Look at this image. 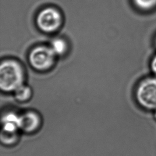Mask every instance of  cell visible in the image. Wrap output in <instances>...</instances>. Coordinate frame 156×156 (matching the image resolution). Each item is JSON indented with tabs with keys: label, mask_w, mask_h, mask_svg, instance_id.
<instances>
[{
	"label": "cell",
	"mask_w": 156,
	"mask_h": 156,
	"mask_svg": "<svg viewBox=\"0 0 156 156\" xmlns=\"http://www.w3.org/2000/svg\"><path fill=\"white\" fill-rule=\"evenodd\" d=\"M24 74L18 63L13 60L2 62L0 66V87L5 92L15 91L23 85Z\"/></svg>",
	"instance_id": "1"
},
{
	"label": "cell",
	"mask_w": 156,
	"mask_h": 156,
	"mask_svg": "<svg viewBox=\"0 0 156 156\" xmlns=\"http://www.w3.org/2000/svg\"><path fill=\"white\" fill-rule=\"evenodd\" d=\"M137 104L144 110L153 112L156 110V77L142 80L135 90Z\"/></svg>",
	"instance_id": "2"
},
{
	"label": "cell",
	"mask_w": 156,
	"mask_h": 156,
	"mask_svg": "<svg viewBox=\"0 0 156 156\" xmlns=\"http://www.w3.org/2000/svg\"><path fill=\"white\" fill-rule=\"evenodd\" d=\"M50 48L55 55H61L65 51L66 49V44L63 40L61 38H56L51 42Z\"/></svg>",
	"instance_id": "7"
},
{
	"label": "cell",
	"mask_w": 156,
	"mask_h": 156,
	"mask_svg": "<svg viewBox=\"0 0 156 156\" xmlns=\"http://www.w3.org/2000/svg\"><path fill=\"white\" fill-rule=\"evenodd\" d=\"M37 23L41 30L46 32H54L60 25V14L57 10L53 8L44 9L38 15Z\"/></svg>",
	"instance_id": "4"
},
{
	"label": "cell",
	"mask_w": 156,
	"mask_h": 156,
	"mask_svg": "<svg viewBox=\"0 0 156 156\" xmlns=\"http://www.w3.org/2000/svg\"><path fill=\"white\" fill-rule=\"evenodd\" d=\"M150 67L151 71L154 76L156 77V55H155L151 59Z\"/></svg>",
	"instance_id": "10"
},
{
	"label": "cell",
	"mask_w": 156,
	"mask_h": 156,
	"mask_svg": "<svg viewBox=\"0 0 156 156\" xmlns=\"http://www.w3.org/2000/svg\"><path fill=\"white\" fill-rule=\"evenodd\" d=\"M137 8L144 11L151 10L156 7V0H133Z\"/></svg>",
	"instance_id": "8"
},
{
	"label": "cell",
	"mask_w": 156,
	"mask_h": 156,
	"mask_svg": "<svg viewBox=\"0 0 156 156\" xmlns=\"http://www.w3.org/2000/svg\"><path fill=\"white\" fill-rule=\"evenodd\" d=\"M41 122L40 116L35 111L29 110L19 116V129L26 133H32L37 131Z\"/></svg>",
	"instance_id": "5"
},
{
	"label": "cell",
	"mask_w": 156,
	"mask_h": 156,
	"mask_svg": "<svg viewBox=\"0 0 156 156\" xmlns=\"http://www.w3.org/2000/svg\"><path fill=\"white\" fill-rule=\"evenodd\" d=\"M155 46H156V38L155 39Z\"/></svg>",
	"instance_id": "12"
},
{
	"label": "cell",
	"mask_w": 156,
	"mask_h": 156,
	"mask_svg": "<svg viewBox=\"0 0 156 156\" xmlns=\"http://www.w3.org/2000/svg\"><path fill=\"white\" fill-rule=\"evenodd\" d=\"M32 96L31 89L26 85H22L15 91V96L20 102H26L30 99Z\"/></svg>",
	"instance_id": "6"
},
{
	"label": "cell",
	"mask_w": 156,
	"mask_h": 156,
	"mask_svg": "<svg viewBox=\"0 0 156 156\" xmlns=\"http://www.w3.org/2000/svg\"><path fill=\"white\" fill-rule=\"evenodd\" d=\"M152 113H153V118H154V120L156 121V110H155L152 112Z\"/></svg>",
	"instance_id": "11"
},
{
	"label": "cell",
	"mask_w": 156,
	"mask_h": 156,
	"mask_svg": "<svg viewBox=\"0 0 156 156\" xmlns=\"http://www.w3.org/2000/svg\"><path fill=\"white\" fill-rule=\"evenodd\" d=\"M55 55L51 48L38 46L30 53L29 60L34 68L38 70H44L52 66Z\"/></svg>",
	"instance_id": "3"
},
{
	"label": "cell",
	"mask_w": 156,
	"mask_h": 156,
	"mask_svg": "<svg viewBox=\"0 0 156 156\" xmlns=\"http://www.w3.org/2000/svg\"><path fill=\"white\" fill-rule=\"evenodd\" d=\"M17 140L16 132H7L2 131L1 132V141L5 144H12Z\"/></svg>",
	"instance_id": "9"
}]
</instances>
